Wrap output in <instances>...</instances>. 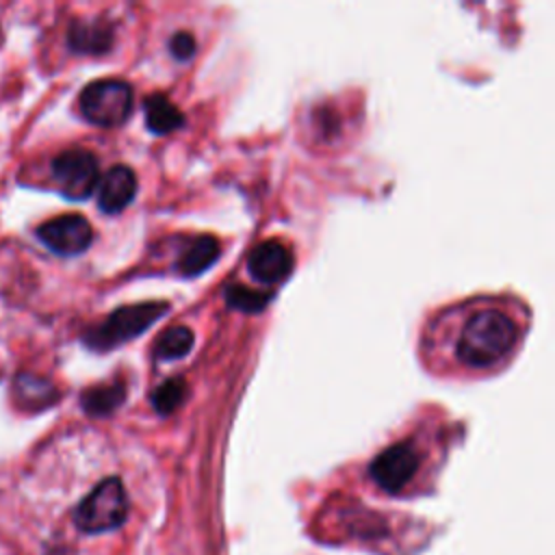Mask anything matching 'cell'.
I'll return each instance as SVG.
<instances>
[{
    "mask_svg": "<svg viewBox=\"0 0 555 555\" xmlns=\"http://www.w3.org/2000/svg\"><path fill=\"white\" fill-rule=\"evenodd\" d=\"M529 327L522 301L481 295L438 310L421 336L425 366L444 377H483L505 369Z\"/></svg>",
    "mask_w": 555,
    "mask_h": 555,
    "instance_id": "1",
    "label": "cell"
},
{
    "mask_svg": "<svg viewBox=\"0 0 555 555\" xmlns=\"http://www.w3.org/2000/svg\"><path fill=\"white\" fill-rule=\"evenodd\" d=\"M128 516V496L117 477L100 481L76 507L74 522L85 533L117 529Z\"/></svg>",
    "mask_w": 555,
    "mask_h": 555,
    "instance_id": "2",
    "label": "cell"
},
{
    "mask_svg": "<svg viewBox=\"0 0 555 555\" xmlns=\"http://www.w3.org/2000/svg\"><path fill=\"white\" fill-rule=\"evenodd\" d=\"M167 310L165 301H145V304H132L117 308L111 312L95 330H91L85 340L93 349H111L117 347L134 336H139L143 330H147L160 314Z\"/></svg>",
    "mask_w": 555,
    "mask_h": 555,
    "instance_id": "3",
    "label": "cell"
},
{
    "mask_svg": "<svg viewBox=\"0 0 555 555\" xmlns=\"http://www.w3.org/2000/svg\"><path fill=\"white\" fill-rule=\"evenodd\" d=\"M423 451L416 440H401L386 447L369 466V475L377 488L388 494L405 492L421 473Z\"/></svg>",
    "mask_w": 555,
    "mask_h": 555,
    "instance_id": "4",
    "label": "cell"
},
{
    "mask_svg": "<svg viewBox=\"0 0 555 555\" xmlns=\"http://www.w3.org/2000/svg\"><path fill=\"white\" fill-rule=\"evenodd\" d=\"M78 106L82 117L95 126H119L132 111V89L124 80H95L82 89Z\"/></svg>",
    "mask_w": 555,
    "mask_h": 555,
    "instance_id": "5",
    "label": "cell"
},
{
    "mask_svg": "<svg viewBox=\"0 0 555 555\" xmlns=\"http://www.w3.org/2000/svg\"><path fill=\"white\" fill-rule=\"evenodd\" d=\"M52 173L61 191L72 199L89 197L100 184L98 160L87 150H65L52 160Z\"/></svg>",
    "mask_w": 555,
    "mask_h": 555,
    "instance_id": "6",
    "label": "cell"
},
{
    "mask_svg": "<svg viewBox=\"0 0 555 555\" xmlns=\"http://www.w3.org/2000/svg\"><path fill=\"white\" fill-rule=\"evenodd\" d=\"M37 236L56 254L76 256L93 241V230L82 215H61L39 225Z\"/></svg>",
    "mask_w": 555,
    "mask_h": 555,
    "instance_id": "7",
    "label": "cell"
},
{
    "mask_svg": "<svg viewBox=\"0 0 555 555\" xmlns=\"http://www.w3.org/2000/svg\"><path fill=\"white\" fill-rule=\"evenodd\" d=\"M247 269L251 278L262 284H278L291 273L293 256L282 243L262 241L251 249L247 258Z\"/></svg>",
    "mask_w": 555,
    "mask_h": 555,
    "instance_id": "8",
    "label": "cell"
},
{
    "mask_svg": "<svg viewBox=\"0 0 555 555\" xmlns=\"http://www.w3.org/2000/svg\"><path fill=\"white\" fill-rule=\"evenodd\" d=\"M137 193V176L126 165L111 167L98 184V206L104 212L124 210Z\"/></svg>",
    "mask_w": 555,
    "mask_h": 555,
    "instance_id": "9",
    "label": "cell"
},
{
    "mask_svg": "<svg viewBox=\"0 0 555 555\" xmlns=\"http://www.w3.org/2000/svg\"><path fill=\"white\" fill-rule=\"evenodd\" d=\"M113 43V28L104 20L74 22L69 28V46L80 54H102Z\"/></svg>",
    "mask_w": 555,
    "mask_h": 555,
    "instance_id": "10",
    "label": "cell"
},
{
    "mask_svg": "<svg viewBox=\"0 0 555 555\" xmlns=\"http://www.w3.org/2000/svg\"><path fill=\"white\" fill-rule=\"evenodd\" d=\"M219 241L210 234H202L197 236L186 249L184 254L180 256L178 260V271L184 275V278H193V275H199L204 273L217 258H219Z\"/></svg>",
    "mask_w": 555,
    "mask_h": 555,
    "instance_id": "11",
    "label": "cell"
},
{
    "mask_svg": "<svg viewBox=\"0 0 555 555\" xmlns=\"http://www.w3.org/2000/svg\"><path fill=\"white\" fill-rule=\"evenodd\" d=\"M145 124L156 134L173 132L184 124V115L163 93H154L145 100Z\"/></svg>",
    "mask_w": 555,
    "mask_h": 555,
    "instance_id": "12",
    "label": "cell"
},
{
    "mask_svg": "<svg viewBox=\"0 0 555 555\" xmlns=\"http://www.w3.org/2000/svg\"><path fill=\"white\" fill-rule=\"evenodd\" d=\"M126 397V388L119 382L113 384H102V386H91L82 392L80 401L87 414L91 416H106L115 412Z\"/></svg>",
    "mask_w": 555,
    "mask_h": 555,
    "instance_id": "13",
    "label": "cell"
},
{
    "mask_svg": "<svg viewBox=\"0 0 555 555\" xmlns=\"http://www.w3.org/2000/svg\"><path fill=\"white\" fill-rule=\"evenodd\" d=\"M191 347H193V332L184 325H173L156 338L154 356L158 360H176L186 356Z\"/></svg>",
    "mask_w": 555,
    "mask_h": 555,
    "instance_id": "14",
    "label": "cell"
},
{
    "mask_svg": "<svg viewBox=\"0 0 555 555\" xmlns=\"http://www.w3.org/2000/svg\"><path fill=\"white\" fill-rule=\"evenodd\" d=\"M271 295L267 293H260V291H254L245 284H228L225 286V301L230 308L234 310H241V312H260L267 304H269Z\"/></svg>",
    "mask_w": 555,
    "mask_h": 555,
    "instance_id": "15",
    "label": "cell"
},
{
    "mask_svg": "<svg viewBox=\"0 0 555 555\" xmlns=\"http://www.w3.org/2000/svg\"><path fill=\"white\" fill-rule=\"evenodd\" d=\"M184 395H186L184 379H167L154 390L152 403L158 414H171L184 401Z\"/></svg>",
    "mask_w": 555,
    "mask_h": 555,
    "instance_id": "16",
    "label": "cell"
},
{
    "mask_svg": "<svg viewBox=\"0 0 555 555\" xmlns=\"http://www.w3.org/2000/svg\"><path fill=\"white\" fill-rule=\"evenodd\" d=\"M15 388H17V397L24 399L26 405H30V403L35 401V405L41 408V405H46L48 401H52V397H54V390L50 388V384L43 382V379L33 377V375H22V377L17 379V386H15Z\"/></svg>",
    "mask_w": 555,
    "mask_h": 555,
    "instance_id": "17",
    "label": "cell"
},
{
    "mask_svg": "<svg viewBox=\"0 0 555 555\" xmlns=\"http://www.w3.org/2000/svg\"><path fill=\"white\" fill-rule=\"evenodd\" d=\"M169 50L176 59H191L195 52V39L189 33H176L169 41Z\"/></svg>",
    "mask_w": 555,
    "mask_h": 555,
    "instance_id": "18",
    "label": "cell"
}]
</instances>
